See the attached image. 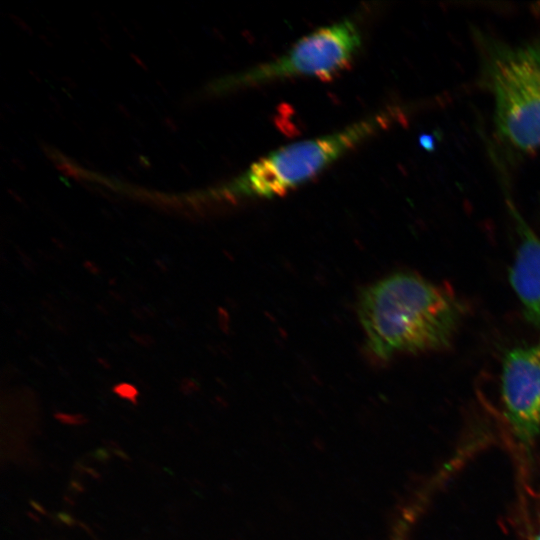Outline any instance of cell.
Instances as JSON below:
<instances>
[{
  "label": "cell",
  "mask_w": 540,
  "mask_h": 540,
  "mask_svg": "<svg viewBox=\"0 0 540 540\" xmlns=\"http://www.w3.org/2000/svg\"><path fill=\"white\" fill-rule=\"evenodd\" d=\"M463 312L450 289L404 272L368 286L358 303L368 350L379 360L446 347Z\"/></svg>",
  "instance_id": "6da1fadb"
},
{
  "label": "cell",
  "mask_w": 540,
  "mask_h": 540,
  "mask_svg": "<svg viewBox=\"0 0 540 540\" xmlns=\"http://www.w3.org/2000/svg\"><path fill=\"white\" fill-rule=\"evenodd\" d=\"M391 120L379 113L335 133L279 148L211 194L225 200L280 196L313 179Z\"/></svg>",
  "instance_id": "7a4b0ae2"
},
{
  "label": "cell",
  "mask_w": 540,
  "mask_h": 540,
  "mask_svg": "<svg viewBox=\"0 0 540 540\" xmlns=\"http://www.w3.org/2000/svg\"><path fill=\"white\" fill-rule=\"evenodd\" d=\"M483 77L494 98L498 135L521 152L540 148V41L490 44Z\"/></svg>",
  "instance_id": "3957f363"
},
{
  "label": "cell",
  "mask_w": 540,
  "mask_h": 540,
  "mask_svg": "<svg viewBox=\"0 0 540 540\" xmlns=\"http://www.w3.org/2000/svg\"><path fill=\"white\" fill-rule=\"evenodd\" d=\"M361 42L356 23L345 19L303 37L277 59L216 81L211 90L226 92L299 76L330 79L351 64Z\"/></svg>",
  "instance_id": "277c9868"
},
{
  "label": "cell",
  "mask_w": 540,
  "mask_h": 540,
  "mask_svg": "<svg viewBox=\"0 0 540 540\" xmlns=\"http://www.w3.org/2000/svg\"><path fill=\"white\" fill-rule=\"evenodd\" d=\"M501 397L515 442L530 452L540 436V341L514 347L505 354Z\"/></svg>",
  "instance_id": "5b68a950"
},
{
  "label": "cell",
  "mask_w": 540,
  "mask_h": 540,
  "mask_svg": "<svg viewBox=\"0 0 540 540\" xmlns=\"http://www.w3.org/2000/svg\"><path fill=\"white\" fill-rule=\"evenodd\" d=\"M520 244L510 271V282L526 318L540 327V238L515 214Z\"/></svg>",
  "instance_id": "8992f818"
},
{
  "label": "cell",
  "mask_w": 540,
  "mask_h": 540,
  "mask_svg": "<svg viewBox=\"0 0 540 540\" xmlns=\"http://www.w3.org/2000/svg\"><path fill=\"white\" fill-rule=\"evenodd\" d=\"M112 391L119 398L129 401L136 405L138 402L139 391L131 383L121 382L113 386Z\"/></svg>",
  "instance_id": "52a82bcc"
},
{
  "label": "cell",
  "mask_w": 540,
  "mask_h": 540,
  "mask_svg": "<svg viewBox=\"0 0 540 540\" xmlns=\"http://www.w3.org/2000/svg\"><path fill=\"white\" fill-rule=\"evenodd\" d=\"M55 418L64 424L79 425L87 421L84 415L81 414H68V413H57Z\"/></svg>",
  "instance_id": "ba28073f"
},
{
  "label": "cell",
  "mask_w": 540,
  "mask_h": 540,
  "mask_svg": "<svg viewBox=\"0 0 540 540\" xmlns=\"http://www.w3.org/2000/svg\"><path fill=\"white\" fill-rule=\"evenodd\" d=\"M132 338L140 345L150 347L154 344V340L150 335L135 333Z\"/></svg>",
  "instance_id": "9c48e42d"
},
{
  "label": "cell",
  "mask_w": 540,
  "mask_h": 540,
  "mask_svg": "<svg viewBox=\"0 0 540 540\" xmlns=\"http://www.w3.org/2000/svg\"><path fill=\"white\" fill-rule=\"evenodd\" d=\"M194 389V382L189 378H183L180 382V390L184 394L191 393Z\"/></svg>",
  "instance_id": "30bf717a"
},
{
  "label": "cell",
  "mask_w": 540,
  "mask_h": 540,
  "mask_svg": "<svg viewBox=\"0 0 540 540\" xmlns=\"http://www.w3.org/2000/svg\"><path fill=\"white\" fill-rule=\"evenodd\" d=\"M83 266L89 273H91L93 275H97V274L100 273L99 266L95 262H93L91 260L84 261Z\"/></svg>",
  "instance_id": "8fae6325"
},
{
  "label": "cell",
  "mask_w": 540,
  "mask_h": 540,
  "mask_svg": "<svg viewBox=\"0 0 540 540\" xmlns=\"http://www.w3.org/2000/svg\"><path fill=\"white\" fill-rule=\"evenodd\" d=\"M97 362L102 365L103 367L105 368H109L110 367V364L106 361V359H103V358H98L97 359Z\"/></svg>",
  "instance_id": "7c38bea8"
},
{
  "label": "cell",
  "mask_w": 540,
  "mask_h": 540,
  "mask_svg": "<svg viewBox=\"0 0 540 540\" xmlns=\"http://www.w3.org/2000/svg\"><path fill=\"white\" fill-rule=\"evenodd\" d=\"M534 540H540V530H539V532L537 533V535H536V537H535Z\"/></svg>",
  "instance_id": "4fadbf2b"
}]
</instances>
